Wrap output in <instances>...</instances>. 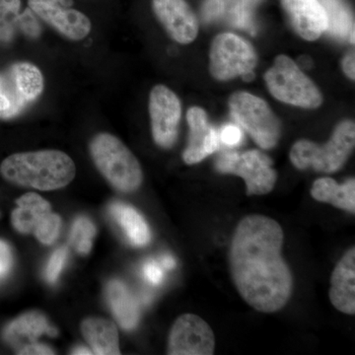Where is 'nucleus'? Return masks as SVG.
Masks as SVG:
<instances>
[{"instance_id":"nucleus-1","label":"nucleus","mask_w":355,"mask_h":355,"mask_svg":"<svg viewBox=\"0 0 355 355\" xmlns=\"http://www.w3.org/2000/svg\"><path fill=\"white\" fill-rule=\"evenodd\" d=\"M284 240L279 222L260 214L244 217L231 240L233 282L247 304L259 312H277L291 299L293 277L282 258Z\"/></svg>"},{"instance_id":"nucleus-2","label":"nucleus","mask_w":355,"mask_h":355,"mask_svg":"<svg viewBox=\"0 0 355 355\" xmlns=\"http://www.w3.org/2000/svg\"><path fill=\"white\" fill-rule=\"evenodd\" d=\"M0 174L16 186L55 191L73 181L76 167L64 151L48 149L8 156L0 165Z\"/></svg>"},{"instance_id":"nucleus-3","label":"nucleus","mask_w":355,"mask_h":355,"mask_svg":"<svg viewBox=\"0 0 355 355\" xmlns=\"http://www.w3.org/2000/svg\"><path fill=\"white\" fill-rule=\"evenodd\" d=\"M90 154L103 177L116 190L132 193L141 186V166L118 137L108 132L98 133L91 140Z\"/></svg>"},{"instance_id":"nucleus-4","label":"nucleus","mask_w":355,"mask_h":355,"mask_svg":"<svg viewBox=\"0 0 355 355\" xmlns=\"http://www.w3.org/2000/svg\"><path fill=\"white\" fill-rule=\"evenodd\" d=\"M354 146V123L343 121L338 123L324 146H318L309 140H299L292 146L289 156L297 169L312 168L317 172L335 173L347 162Z\"/></svg>"},{"instance_id":"nucleus-5","label":"nucleus","mask_w":355,"mask_h":355,"mask_svg":"<svg viewBox=\"0 0 355 355\" xmlns=\"http://www.w3.org/2000/svg\"><path fill=\"white\" fill-rule=\"evenodd\" d=\"M270 94L279 100L304 109H316L323 102L321 92L298 64L287 55H279L265 74Z\"/></svg>"},{"instance_id":"nucleus-6","label":"nucleus","mask_w":355,"mask_h":355,"mask_svg":"<svg viewBox=\"0 0 355 355\" xmlns=\"http://www.w3.org/2000/svg\"><path fill=\"white\" fill-rule=\"evenodd\" d=\"M231 114L263 149H272L280 139V121L268 103L248 92H236L229 99Z\"/></svg>"},{"instance_id":"nucleus-7","label":"nucleus","mask_w":355,"mask_h":355,"mask_svg":"<svg viewBox=\"0 0 355 355\" xmlns=\"http://www.w3.org/2000/svg\"><path fill=\"white\" fill-rule=\"evenodd\" d=\"M258 58L249 42L233 34L222 33L212 41L209 71L216 80L227 81L254 72Z\"/></svg>"},{"instance_id":"nucleus-8","label":"nucleus","mask_w":355,"mask_h":355,"mask_svg":"<svg viewBox=\"0 0 355 355\" xmlns=\"http://www.w3.org/2000/svg\"><path fill=\"white\" fill-rule=\"evenodd\" d=\"M216 168L222 174H233L244 179L248 196L270 193L277 183V173L272 159L260 150L223 153L216 159Z\"/></svg>"},{"instance_id":"nucleus-9","label":"nucleus","mask_w":355,"mask_h":355,"mask_svg":"<svg viewBox=\"0 0 355 355\" xmlns=\"http://www.w3.org/2000/svg\"><path fill=\"white\" fill-rule=\"evenodd\" d=\"M11 214L13 227L23 234L33 233L44 245L55 243L62 228V219L51 212L50 203L41 196L28 193L16 200Z\"/></svg>"},{"instance_id":"nucleus-10","label":"nucleus","mask_w":355,"mask_h":355,"mask_svg":"<svg viewBox=\"0 0 355 355\" xmlns=\"http://www.w3.org/2000/svg\"><path fill=\"white\" fill-rule=\"evenodd\" d=\"M149 114L154 141L162 148L176 142L182 106L179 98L165 85H156L149 96Z\"/></svg>"},{"instance_id":"nucleus-11","label":"nucleus","mask_w":355,"mask_h":355,"mask_svg":"<svg viewBox=\"0 0 355 355\" xmlns=\"http://www.w3.org/2000/svg\"><path fill=\"white\" fill-rule=\"evenodd\" d=\"M216 336L209 324L193 314H184L173 324L168 342V354L211 355Z\"/></svg>"},{"instance_id":"nucleus-12","label":"nucleus","mask_w":355,"mask_h":355,"mask_svg":"<svg viewBox=\"0 0 355 355\" xmlns=\"http://www.w3.org/2000/svg\"><path fill=\"white\" fill-rule=\"evenodd\" d=\"M153 12L177 43L190 44L198 34L197 16L186 0H153Z\"/></svg>"},{"instance_id":"nucleus-13","label":"nucleus","mask_w":355,"mask_h":355,"mask_svg":"<svg viewBox=\"0 0 355 355\" xmlns=\"http://www.w3.org/2000/svg\"><path fill=\"white\" fill-rule=\"evenodd\" d=\"M27 3L37 17L71 41H83L92 30L90 18L72 6H46L36 2Z\"/></svg>"},{"instance_id":"nucleus-14","label":"nucleus","mask_w":355,"mask_h":355,"mask_svg":"<svg viewBox=\"0 0 355 355\" xmlns=\"http://www.w3.org/2000/svg\"><path fill=\"white\" fill-rule=\"evenodd\" d=\"M190 128L188 146L183 159L188 165L197 164L219 148V133L209 123L207 114L200 107H191L187 113Z\"/></svg>"},{"instance_id":"nucleus-15","label":"nucleus","mask_w":355,"mask_h":355,"mask_svg":"<svg viewBox=\"0 0 355 355\" xmlns=\"http://www.w3.org/2000/svg\"><path fill=\"white\" fill-rule=\"evenodd\" d=\"M282 4L301 38L315 41L326 31L328 21L319 0H282Z\"/></svg>"},{"instance_id":"nucleus-16","label":"nucleus","mask_w":355,"mask_h":355,"mask_svg":"<svg viewBox=\"0 0 355 355\" xmlns=\"http://www.w3.org/2000/svg\"><path fill=\"white\" fill-rule=\"evenodd\" d=\"M43 335L55 336L58 331L39 312L25 313L16 318L7 324L2 334L6 343L13 347L18 354L33 343H38L37 340Z\"/></svg>"},{"instance_id":"nucleus-17","label":"nucleus","mask_w":355,"mask_h":355,"mask_svg":"<svg viewBox=\"0 0 355 355\" xmlns=\"http://www.w3.org/2000/svg\"><path fill=\"white\" fill-rule=\"evenodd\" d=\"M334 307L347 315L355 314V248L338 261L331 277L329 292Z\"/></svg>"},{"instance_id":"nucleus-18","label":"nucleus","mask_w":355,"mask_h":355,"mask_svg":"<svg viewBox=\"0 0 355 355\" xmlns=\"http://www.w3.org/2000/svg\"><path fill=\"white\" fill-rule=\"evenodd\" d=\"M81 331L93 354L99 355H118L121 354L119 345V333L116 324L103 318H88L81 324Z\"/></svg>"},{"instance_id":"nucleus-19","label":"nucleus","mask_w":355,"mask_h":355,"mask_svg":"<svg viewBox=\"0 0 355 355\" xmlns=\"http://www.w3.org/2000/svg\"><path fill=\"white\" fill-rule=\"evenodd\" d=\"M311 196L318 202L331 203L338 209L355 214V180L338 184L331 178H321L313 184Z\"/></svg>"},{"instance_id":"nucleus-20","label":"nucleus","mask_w":355,"mask_h":355,"mask_svg":"<svg viewBox=\"0 0 355 355\" xmlns=\"http://www.w3.org/2000/svg\"><path fill=\"white\" fill-rule=\"evenodd\" d=\"M107 300L119 324L132 330L139 320V307L130 289L120 280H111L107 286Z\"/></svg>"},{"instance_id":"nucleus-21","label":"nucleus","mask_w":355,"mask_h":355,"mask_svg":"<svg viewBox=\"0 0 355 355\" xmlns=\"http://www.w3.org/2000/svg\"><path fill=\"white\" fill-rule=\"evenodd\" d=\"M110 211L132 245L144 247L150 242V229L144 217L133 207L125 203L114 202L110 207Z\"/></svg>"},{"instance_id":"nucleus-22","label":"nucleus","mask_w":355,"mask_h":355,"mask_svg":"<svg viewBox=\"0 0 355 355\" xmlns=\"http://www.w3.org/2000/svg\"><path fill=\"white\" fill-rule=\"evenodd\" d=\"M14 85L28 105L36 101L44 91V76L37 65L20 62L8 70Z\"/></svg>"},{"instance_id":"nucleus-23","label":"nucleus","mask_w":355,"mask_h":355,"mask_svg":"<svg viewBox=\"0 0 355 355\" xmlns=\"http://www.w3.org/2000/svg\"><path fill=\"white\" fill-rule=\"evenodd\" d=\"M327 15V30L331 36L338 39L349 37L354 44V21L352 12L343 0H319Z\"/></svg>"},{"instance_id":"nucleus-24","label":"nucleus","mask_w":355,"mask_h":355,"mask_svg":"<svg viewBox=\"0 0 355 355\" xmlns=\"http://www.w3.org/2000/svg\"><path fill=\"white\" fill-rule=\"evenodd\" d=\"M27 103L22 99L12 79L6 73H0V119L8 120L24 111Z\"/></svg>"},{"instance_id":"nucleus-25","label":"nucleus","mask_w":355,"mask_h":355,"mask_svg":"<svg viewBox=\"0 0 355 355\" xmlns=\"http://www.w3.org/2000/svg\"><path fill=\"white\" fill-rule=\"evenodd\" d=\"M261 0H233L229 10V21L237 28L247 30L254 34L256 32L253 19L254 7Z\"/></svg>"},{"instance_id":"nucleus-26","label":"nucleus","mask_w":355,"mask_h":355,"mask_svg":"<svg viewBox=\"0 0 355 355\" xmlns=\"http://www.w3.org/2000/svg\"><path fill=\"white\" fill-rule=\"evenodd\" d=\"M95 235L96 228L92 221L86 217H78L72 225L70 242L79 254H87L92 248Z\"/></svg>"},{"instance_id":"nucleus-27","label":"nucleus","mask_w":355,"mask_h":355,"mask_svg":"<svg viewBox=\"0 0 355 355\" xmlns=\"http://www.w3.org/2000/svg\"><path fill=\"white\" fill-rule=\"evenodd\" d=\"M69 252L67 248L62 247L51 254L50 261L46 268V279L50 284H55L64 270Z\"/></svg>"},{"instance_id":"nucleus-28","label":"nucleus","mask_w":355,"mask_h":355,"mask_svg":"<svg viewBox=\"0 0 355 355\" xmlns=\"http://www.w3.org/2000/svg\"><path fill=\"white\" fill-rule=\"evenodd\" d=\"M21 8V0H0V20L9 21L17 25Z\"/></svg>"},{"instance_id":"nucleus-29","label":"nucleus","mask_w":355,"mask_h":355,"mask_svg":"<svg viewBox=\"0 0 355 355\" xmlns=\"http://www.w3.org/2000/svg\"><path fill=\"white\" fill-rule=\"evenodd\" d=\"M227 8L221 0H205L202 6V18L205 22H209L220 17Z\"/></svg>"},{"instance_id":"nucleus-30","label":"nucleus","mask_w":355,"mask_h":355,"mask_svg":"<svg viewBox=\"0 0 355 355\" xmlns=\"http://www.w3.org/2000/svg\"><path fill=\"white\" fill-rule=\"evenodd\" d=\"M219 139L227 146H237L243 139L242 130L237 125H227L222 128Z\"/></svg>"},{"instance_id":"nucleus-31","label":"nucleus","mask_w":355,"mask_h":355,"mask_svg":"<svg viewBox=\"0 0 355 355\" xmlns=\"http://www.w3.org/2000/svg\"><path fill=\"white\" fill-rule=\"evenodd\" d=\"M12 265V251L6 241L0 240V279L8 275Z\"/></svg>"},{"instance_id":"nucleus-32","label":"nucleus","mask_w":355,"mask_h":355,"mask_svg":"<svg viewBox=\"0 0 355 355\" xmlns=\"http://www.w3.org/2000/svg\"><path fill=\"white\" fill-rule=\"evenodd\" d=\"M144 275L149 284L153 286H158L163 282L164 273H163L161 266L155 261H148L144 266Z\"/></svg>"},{"instance_id":"nucleus-33","label":"nucleus","mask_w":355,"mask_h":355,"mask_svg":"<svg viewBox=\"0 0 355 355\" xmlns=\"http://www.w3.org/2000/svg\"><path fill=\"white\" fill-rule=\"evenodd\" d=\"M355 55L354 51H349L342 62V67L343 72L345 76L349 77L352 80L355 79Z\"/></svg>"},{"instance_id":"nucleus-34","label":"nucleus","mask_w":355,"mask_h":355,"mask_svg":"<svg viewBox=\"0 0 355 355\" xmlns=\"http://www.w3.org/2000/svg\"><path fill=\"white\" fill-rule=\"evenodd\" d=\"M55 352H53V349H50V347H46V345H42V343H33V345H29V347H26L25 349H23L21 352L20 354H53Z\"/></svg>"},{"instance_id":"nucleus-35","label":"nucleus","mask_w":355,"mask_h":355,"mask_svg":"<svg viewBox=\"0 0 355 355\" xmlns=\"http://www.w3.org/2000/svg\"><path fill=\"white\" fill-rule=\"evenodd\" d=\"M27 2H36L46 6H73V0H27Z\"/></svg>"},{"instance_id":"nucleus-36","label":"nucleus","mask_w":355,"mask_h":355,"mask_svg":"<svg viewBox=\"0 0 355 355\" xmlns=\"http://www.w3.org/2000/svg\"><path fill=\"white\" fill-rule=\"evenodd\" d=\"M161 266L167 268V270H172L176 266V261L172 256L167 254V256L163 257L162 260H161Z\"/></svg>"},{"instance_id":"nucleus-37","label":"nucleus","mask_w":355,"mask_h":355,"mask_svg":"<svg viewBox=\"0 0 355 355\" xmlns=\"http://www.w3.org/2000/svg\"><path fill=\"white\" fill-rule=\"evenodd\" d=\"M297 64L301 69H309L312 67V60L309 57H300Z\"/></svg>"},{"instance_id":"nucleus-38","label":"nucleus","mask_w":355,"mask_h":355,"mask_svg":"<svg viewBox=\"0 0 355 355\" xmlns=\"http://www.w3.org/2000/svg\"><path fill=\"white\" fill-rule=\"evenodd\" d=\"M72 354H93L92 350L86 349V347H76L71 352Z\"/></svg>"},{"instance_id":"nucleus-39","label":"nucleus","mask_w":355,"mask_h":355,"mask_svg":"<svg viewBox=\"0 0 355 355\" xmlns=\"http://www.w3.org/2000/svg\"><path fill=\"white\" fill-rule=\"evenodd\" d=\"M221 1L227 7L229 4L232 3L233 0H221Z\"/></svg>"}]
</instances>
